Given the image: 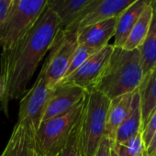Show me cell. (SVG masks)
Returning a JSON list of instances; mask_svg holds the SVG:
<instances>
[{
    "instance_id": "6da1fadb",
    "label": "cell",
    "mask_w": 156,
    "mask_h": 156,
    "mask_svg": "<svg viewBox=\"0 0 156 156\" xmlns=\"http://www.w3.org/2000/svg\"><path fill=\"white\" fill-rule=\"evenodd\" d=\"M62 22L48 7L30 29L9 50L0 55V76L5 85L0 108L8 115L10 101L19 99L27 92V87L37 67L50 51Z\"/></svg>"
},
{
    "instance_id": "7a4b0ae2",
    "label": "cell",
    "mask_w": 156,
    "mask_h": 156,
    "mask_svg": "<svg viewBox=\"0 0 156 156\" xmlns=\"http://www.w3.org/2000/svg\"><path fill=\"white\" fill-rule=\"evenodd\" d=\"M142 81L143 73L139 50L114 47L94 90L104 94L111 100L137 91Z\"/></svg>"
},
{
    "instance_id": "3957f363",
    "label": "cell",
    "mask_w": 156,
    "mask_h": 156,
    "mask_svg": "<svg viewBox=\"0 0 156 156\" xmlns=\"http://www.w3.org/2000/svg\"><path fill=\"white\" fill-rule=\"evenodd\" d=\"M110 99L104 94L92 90L87 92L79 120L80 156H95L105 136L107 114Z\"/></svg>"
},
{
    "instance_id": "277c9868",
    "label": "cell",
    "mask_w": 156,
    "mask_h": 156,
    "mask_svg": "<svg viewBox=\"0 0 156 156\" xmlns=\"http://www.w3.org/2000/svg\"><path fill=\"white\" fill-rule=\"evenodd\" d=\"M85 99L64 114L41 122L33 136L41 156H54L66 144L73 129L79 121Z\"/></svg>"
},
{
    "instance_id": "5b68a950",
    "label": "cell",
    "mask_w": 156,
    "mask_h": 156,
    "mask_svg": "<svg viewBox=\"0 0 156 156\" xmlns=\"http://www.w3.org/2000/svg\"><path fill=\"white\" fill-rule=\"evenodd\" d=\"M47 0H13L0 25V47L10 49L30 29L46 7Z\"/></svg>"
},
{
    "instance_id": "8992f818",
    "label": "cell",
    "mask_w": 156,
    "mask_h": 156,
    "mask_svg": "<svg viewBox=\"0 0 156 156\" xmlns=\"http://www.w3.org/2000/svg\"><path fill=\"white\" fill-rule=\"evenodd\" d=\"M77 46V29H61L42 66L51 89H53L63 79Z\"/></svg>"
},
{
    "instance_id": "52a82bcc",
    "label": "cell",
    "mask_w": 156,
    "mask_h": 156,
    "mask_svg": "<svg viewBox=\"0 0 156 156\" xmlns=\"http://www.w3.org/2000/svg\"><path fill=\"white\" fill-rule=\"evenodd\" d=\"M51 91L46 81L44 69L41 68L36 82L23 95L20 103L18 123L24 126L30 134L35 135L40 128Z\"/></svg>"
},
{
    "instance_id": "ba28073f",
    "label": "cell",
    "mask_w": 156,
    "mask_h": 156,
    "mask_svg": "<svg viewBox=\"0 0 156 156\" xmlns=\"http://www.w3.org/2000/svg\"><path fill=\"white\" fill-rule=\"evenodd\" d=\"M113 49V44H108L100 49L58 85H73L85 89L87 92L94 90L108 62Z\"/></svg>"
},
{
    "instance_id": "9c48e42d",
    "label": "cell",
    "mask_w": 156,
    "mask_h": 156,
    "mask_svg": "<svg viewBox=\"0 0 156 156\" xmlns=\"http://www.w3.org/2000/svg\"><path fill=\"white\" fill-rule=\"evenodd\" d=\"M87 93L85 89L73 85H57L51 91L42 121L71 110L85 99Z\"/></svg>"
},
{
    "instance_id": "30bf717a",
    "label": "cell",
    "mask_w": 156,
    "mask_h": 156,
    "mask_svg": "<svg viewBox=\"0 0 156 156\" xmlns=\"http://www.w3.org/2000/svg\"><path fill=\"white\" fill-rule=\"evenodd\" d=\"M118 18L107 19L77 30V42L97 51L107 46L114 37Z\"/></svg>"
},
{
    "instance_id": "8fae6325",
    "label": "cell",
    "mask_w": 156,
    "mask_h": 156,
    "mask_svg": "<svg viewBox=\"0 0 156 156\" xmlns=\"http://www.w3.org/2000/svg\"><path fill=\"white\" fill-rule=\"evenodd\" d=\"M138 0H95L81 18L77 30L111 18H118Z\"/></svg>"
},
{
    "instance_id": "7c38bea8",
    "label": "cell",
    "mask_w": 156,
    "mask_h": 156,
    "mask_svg": "<svg viewBox=\"0 0 156 156\" xmlns=\"http://www.w3.org/2000/svg\"><path fill=\"white\" fill-rule=\"evenodd\" d=\"M95 0H47L46 7L62 22V29H77L81 18Z\"/></svg>"
},
{
    "instance_id": "4fadbf2b",
    "label": "cell",
    "mask_w": 156,
    "mask_h": 156,
    "mask_svg": "<svg viewBox=\"0 0 156 156\" xmlns=\"http://www.w3.org/2000/svg\"><path fill=\"white\" fill-rule=\"evenodd\" d=\"M134 93L135 92L125 94L110 100L107 114L105 136L108 138L111 144L115 141L119 127L122 124L130 111Z\"/></svg>"
},
{
    "instance_id": "5bb4252c",
    "label": "cell",
    "mask_w": 156,
    "mask_h": 156,
    "mask_svg": "<svg viewBox=\"0 0 156 156\" xmlns=\"http://www.w3.org/2000/svg\"><path fill=\"white\" fill-rule=\"evenodd\" d=\"M152 2L153 0H138L118 17L116 31L114 35V47H123L133 26L145 9Z\"/></svg>"
},
{
    "instance_id": "9a60e30c",
    "label": "cell",
    "mask_w": 156,
    "mask_h": 156,
    "mask_svg": "<svg viewBox=\"0 0 156 156\" xmlns=\"http://www.w3.org/2000/svg\"><path fill=\"white\" fill-rule=\"evenodd\" d=\"M152 9V20L148 34L138 48L140 54L143 80L156 67V0H153Z\"/></svg>"
},
{
    "instance_id": "2e32d148",
    "label": "cell",
    "mask_w": 156,
    "mask_h": 156,
    "mask_svg": "<svg viewBox=\"0 0 156 156\" xmlns=\"http://www.w3.org/2000/svg\"><path fill=\"white\" fill-rule=\"evenodd\" d=\"M142 130V119H141V110H140V93L139 89L135 91L133 96V100L131 104L130 111L122 124L119 127L115 141L120 142L126 140ZM113 144V143H112Z\"/></svg>"
},
{
    "instance_id": "e0dca14e",
    "label": "cell",
    "mask_w": 156,
    "mask_h": 156,
    "mask_svg": "<svg viewBox=\"0 0 156 156\" xmlns=\"http://www.w3.org/2000/svg\"><path fill=\"white\" fill-rule=\"evenodd\" d=\"M142 128L156 108V67L142 81L139 88Z\"/></svg>"
},
{
    "instance_id": "ac0fdd59",
    "label": "cell",
    "mask_w": 156,
    "mask_h": 156,
    "mask_svg": "<svg viewBox=\"0 0 156 156\" xmlns=\"http://www.w3.org/2000/svg\"><path fill=\"white\" fill-rule=\"evenodd\" d=\"M152 12H153V9H152V3H151L150 6H148L145 9V10L142 12V14L140 15V17L139 18V20L133 26L132 30H130L129 34V37L127 38L122 47L123 49L135 50V49H138L142 44V42L144 41L148 34V31L151 23Z\"/></svg>"
},
{
    "instance_id": "d6986e66",
    "label": "cell",
    "mask_w": 156,
    "mask_h": 156,
    "mask_svg": "<svg viewBox=\"0 0 156 156\" xmlns=\"http://www.w3.org/2000/svg\"><path fill=\"white\" fill-rule=\"evenodd\" d=\"M30 140L31 134L17 122L1 156H29Z\"/></svg>"
},
{
    "instance_id": "ffe728a7",
    "label": "cell",
    "mask_w": 156,
    "mask_h": 156,
    "mask_svg": "<svg viewBox=\"0 0 156 156\" xmlns=\"http://www.w3.org/2000/svg\"><path fill=\"white\" fill-rule=\"evenodd\" d=\"M111 147L118 156H141L146 151L141 132L126 140L114 142Z\"/></svg>"
},
{
    "instance_id": "44dd1931",
    "label": "cell",
    "mask_w": 156,
    "mask_h": 156,
    "mask_svg": "<svg viewBox=\"0 0 156 156\" xmlns=\"http://www.w3.org/2000/svg\"><path fill=\"white\" fill-rule=\"evenodd\" d=\"M97 51H98L95 49L78 44V46H77L76 50L74 51V53L72 57V60L70 62V64L68 66V69L66 71V73L63 77V79L65 77L69 76L71 73H73L75 70H77L91 55H93Z\"/></svg>"
},
{
    "instance_id": "7402d4cb",
    "label": "cell",
    "mask_w": 156,
    "mask_h": 156,
    "mask_svg": "<svg viewBox=\"0 0 156 156\" xmlns=\"http://www.w3.org/2000/svg\"><path fill=\"white\" fill-rule=\"evenodd\" d=\"M80 120V119H79ZM54 156H80L79 151V121L73 129L65 146Z\"/></svg>"
},
{
    "instance_id": "603a6c76",
    "label": "cell",
    "mask_w": 156,
    "mask_h": 156,
    "mask_svg": "<svg viewBox=\"0 0 156 156\" xmlns=\"http://www.w3.org/2000/svg\"><path fill=\"white\" fill-rule=\"evenodd\" d=\"M155 130H156V108L151 113L147 123L145 124V126L142 128V130H141V136H142L145 148L149 144Z\"/></svg>"
},
{
    "instance_id": "cb8c5ba5",
    "label": "cell",
    "mask_w": 156,
    "mask_h": 156,
    "mask_svg": "<svg viewBox=\"0 0 156 156\" xmlns=\"http://www.w3.org/2000/svg\"><path fill=\"white\" fill-rule=\"evenodd\" d=\"M110 148H111L110 140H108V137L104 136L100 141V144L98 146V149L95 156H109Z\"/></svg>"
},
{
    "instance_id": "d4e9b609",
    "label": "cell",
    "mask_w": 156,
    "mask_h": 156,
    "mask_svg": "<svg viewBox=\"0 0 156 156\" xmlns=\"http://www.w3.org/2000/svg\"><path fill=\"white\" fill-rule=\"evenodd\" d=\"M12 3L13 0H0V25L5 20Z\"/></svg>"
},
{
    "instance_id": "484cf974",
    "label": "cell",
    "mask_w": 156,
    "mask_h": 156,
    "mask_svg": "<svg viewBox=\"0 0 156 156\" xmlns=\"http://www.w3.org/2000/svg\"><path fill=\"white\" fill-rule=\"evenodd\" d=\"M147 156H156V130L154 131L149 144L146 147Z\"/></svg>"
},
{
    "instance_id": "4316f807",
    "label": "cell",
    "mask_w": 156,
    "mask_h": 156,
    "mask_svg": "<svg viewBox=\"0 0 156 156\" xmlns=\"http://www.w3.org/2000/svg\"><path fill=\"white\" fill-rule=\"evenodd\" d=\"M33 134H31V140H30V151H29V156H41L40 151H38L35 142H34V138Z\"/></svg>"
},
{
    "instance_id": "83f0119b",
    "label": "cell",
    "mask_w": 156,
    "mask_h": 156,
    "mask_svg": "<svg viewBox=\"0 0 156 156\" xmlns=\"http://www.w3.org/2000/svg\"><path fill=\"white\" fill-rule=\"evenodd\" d=\"M4 93H5V85L2 77L0 76V98L4 96Z\"/></svg>"
},
{
    "instance_id": "f1b7e54d",
    "label": "cell",
    "mask_w": 156,
    "mask_h": 156,
    "mask_svg": "<svg viewBox=\"0 0 156 156\" xmlns=\"http://www.w3.org/2000/svg\"><path fill=\"white\" fill-rule=\"evenodd\" d=\"M109 156H118L117 153L115 152V151L112 149V147L110 148V152H109Z\"/></svg>"
},
{
    "instance_id": "f546056e",
    "label": "cell",
    "mask_w": 156,
    "mask_h": 156,
    "mask_svg": "<svg viewBox=\"0 0 156 156\" xmlns=\"http://www.w3.org/2000/svg\"><path fill=\"white\" fill-rule=\"evenodd\" d=\"M141 156H147V154H146V151H145V152H144V153H143V154H142Z\"/></svg>"
}]
</instances>
